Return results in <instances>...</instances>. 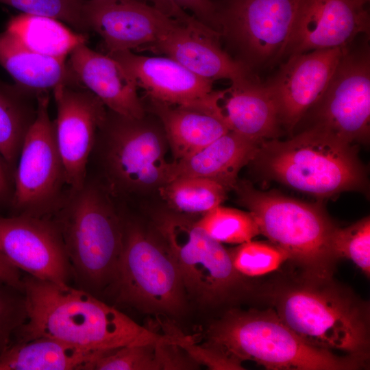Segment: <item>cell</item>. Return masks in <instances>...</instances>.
Listing matches in <instances>:
<instances>
[{"label":"cell","mask_w":370,"mask_h":370,"mask_svg":"<svg viewBox=\"0 0 370 370\" xmlns=\"http://www.w3.org/2000/svg\"><path fill=\"white\" fill-rule=\"evenodd\" d=\"M349 47L325 92L311 109L313 126L353 144L366 142L369 137L370 51L367 42L354 50Z\"/></svg>","instance_id":"7c38bea8"},{"label":"cell","mask_w":370,"mask_h":370,"mask_svg":"<svg viewBox=\"0 0 370 370\" xmlns=\"http://www.w3.org/2000/svg\"><path fill=\"white\" fill-rule=\"evenodd\" d=\"M6 30L30 49L50 57L64 58L78 45L86 43L87 35L75 32L54 18L21 14L8 23Z\"/></svg>","instance_id":"484cf974"},{"label":"cell","mask_w":370,"mask_h":370,"mask_svg":"<svg viewBox=\"0 0 370 370\" xmlns=\"http://www.w3.org/2000/svg\"><path fill=\"white\" fill-rule=\"evenodd\" d=\"M107 55L124 67L149 99L199 109L215 91L213 82L197 76L169 57L145 56L132 51Z\"/></svg>","instance_id":"d6986e66"},{"label":"cell","mask_w":370,"mask_h":370,"mask_svg":"<svg viewBox=\"0 0 370 370\" xmlns=\"http://www.w3.org/2000/svg\"><path fill=\"white\" fill-rule=\"evenodd\" d=\"M161 128L145 119L127 117L108 109L92 151L111 195L160 187L170 163L165 158Z\"/></svg>","instance_id":"52a82bcc"},{"label":"cell","mask_w":370,"mask_h":370,"mask_svg":"<svg viewBox=\"0 0 370 370\" xmlns=\"http://www.w3.org/2000/svg\"><path fill=\"white\" fill-rule=\"evenodd\" d=\"M206 345L240 364L251 360L273 370H356L367 362L308 344L273 308L228 310L208 328Z\"/></svg>","instance_id":"277c9868"},{"label":"cell","mask_w":370,"mask_h":370,"mask_svg":"<svg viewBox=\"0 0 370 370\" xmlns=\"http://www.w3.org/2000/svg\"><path fill=\"white\" fill-rule=\"evenodd\" d=\"M234 188L260 234L284 250L302 275L332 278L338 259L332 244L336 227L319 206L277 193L262 192L246 182L237 183Z\"/></svg>","instance_id":"8992f818"},{"label":"cell","mask_w":370,"mask_h":370,"mask_svg":"<svg viewBox=\"0 0 370 370\" xmlns=\"http://www.w3.org/2000/svg\"><path fill=\"white\" fill-rule=\"evenodd\" d=\"M51 217L80 288L92 293L111 284L123 247L125 222L108 190L88 174L81 187H67Z\"/></svg>","instance_id":"3957f363"},{"label":"cell","mask_w":370,"mask_h":370,"mask_svg":"<svg viewBox=\"0 0 370 370\" xmlns=\"http://www.w3.org/2000/svg\"><path fill=\"white\" fill-rule=\"evenodd\" d=\"M27 319L24 291L0 281V356Z\"/></svg>","instance_id":"836d02e7"},{"label":"cell","mask_w":370,"mask_h":370,"mask_svg":"<svg viewBox=\"0 0 370 370\" xmlns=\"http://www.w3.org/2000/svg\"><path fill=\"white\" fill-rule=\"evenodd\" d=\"M157 228L180 273L186 294L203 306L235 301L250 291L229 251L184 215L165 213Z\"/></svg>","instance_id":"ba28073f"},{"label":"cell","mask_w":370,"mask_h":370,"mask_svg":"<svg viewBox=\"0 0 370 370\" xmlns=\"http://www.w3.org/2000/svg\"><path fill=\"white\" fill-rule=\"evenodd\" d=\"M84 17L88 29L101 38L107 54L144 50L181 23L145 0H86Z\"/></svg>","instance_id":"9a60e30c"},{"label":"cell","mask_w":370,"mask_h":370,"mask_svg":"<svg viewBox=\"0 0 370 370\" xmlns=\"http://www.w3.org/2000/svg\"><path fill=\"white\" fill-rule=\"evenodd\" d=\"M197 225L219 243L241 244L260 234L249 212L220 206L204 214Z\"/></svg>","instance_id":"f1b7e54d"},{"label":"cell","mask_w":370,"mask_h":370,"mask_svg":"<svg viewBox=\"0 0 370 370\" xmlns=\"http://www.w3.org/2000/svg\"><path fill=\"white\" fill-rule=\"evenodd\" d=\"M173 210L186 214H206L220 206L227 190L219 182L202 177H181L158 188Z\"/></svg>","instance_id":"83f0119b"},{"label":"cell","mask_w":370,"mask_h":370,"mask_svg":"<svg viewBox=\"0 0 370 370\" xmlns=\"http://www.w3.org/2000/svg\"><path fill=\"white\" fill-rule=\"evenodd\" d=\"M347 47L317 49L288 56L266 85L280 121L293 129L325 92Z\"/></svg>","instance_id":"e0dca14e"},{"label":"cell","mask_w":370,"mask_h":370,"mask_svg":"<svg viewBox=\"0 0 370 370\" xmlns=\"http://www.w3.org/2000/svg\"><path fill=\"white\" fill-rule=\"evenodd\" d=\"M111 284L120 301L147 312L174 315L185 307L182 278L166 243L133 224L125 223L123 247Z\"/></svg>","instance_id":"9c48e42d"},{"label":"cell","mask_w":370,"mask_h":370,"mask_svg":"<svg viewBox=\"0 0 370 370\" xmlns=\"http://www.w3.org/2000/svg\"><path fill=\"white\" fill-rule=\"evenodd\" d=\"M48 92L36 96V114L18 156L14 173L13 214L51 217L68 186L49 113Z\"/></svg>","instance_id":"8fae6325"},{"label":"cell","mask_w":370,"mask_h":370,"mask_svg":"<svg viewBox=\"0 0 370 370\" xmlns=\"http://www.w3.org/2000/svg\"><path fill=\"white\" fill-rule=\"evenodd\" d=\"M106 352L48 337L16 341L0 356V370H90Z\"/></svg>","instance_id":"cb8c5ba5"},{"label":"cell","mask_w":370,"mask_h":370,"mask_svg":"<svg viewBox=\"0 0 370 370\" xmlns=\"http://www.w3.org/2000/svg\"><path fill=\"white\" fill-rule=\"evenodd\" d=\"M144 50L162 53L205 79H228L232 84L254 78L252 71L220 45L219 34L199 22L179 23Z\"/></svg>","instance_id":"ac0fdd59"},{"label":"cell","mask_w":370,"mask_h":370,"mask_svg":"<svg viewBox=\"0 0 370 370\" xmlns=\"http://www.w3.org/2000/svg\"><path fill=\"white\" fill-rule=\"evenodd\" d=\"M263 295L280 319L308 344L367 360L369 306L332 278L301 275L271 286Z\"/></svg>","instance_id":"7a4b0ae2"},{"label":"cell","mask_w":370,"mask_h":370,"mask_svg":"<svg viewBox=\"0 0 370 370\" xmlns=\"http://www.w3.org/2000/svg\"><path fill=\"white\" fill-rule=\"evenodd\" d=\"M27 319L16 341L48 337L99 351L150 343L180 344L175 333H156L92 293L69 284L23 275Z\"/></svg>","instance_id":"6da1fadb"},{"label":"cell","mask_w":370,"mask_h":370,"mask_svg":"<svg viewBox=\"0 0 370 370\" xmlns=\"http://www.w3.org/2000/svg\"><path fill=\"white\" fill-rule=\"evenodd\" d=\"M86 0H0L23 14L45 16L64 22L77 31H88L84 17Z\"/></svg>","instance_id":"d6a6232c"},{"label":"cell","mask_w":370,"mask_h":370,"mask_svg":"<svg viewBox=\"0 0 370 370\" xmlns=\"http://www.w3.org/2000/svg\"><path fill=\"white\" fill-rule=\"evenodd\" d=\"M220 40L251 71L284 56L299 0H212Z\"/></svg>","instance_id":"30bf717a"},{"label":"cell","mask_w":370,"mask_h":370,"mask_svg":"<svg viewBox=\"0 0 370 370\" xmlns=\"http://www.w3.org/2000/svg\"><path fill=\"white\" fill-rule=\"evenodd\" d=\"M53 92L57 108L56 140L66 182L77 188L87 178L89 160L108 109L90 90L74 84L59 86Z\"/></svg>","instance_id":"5bb4252c"},{"label":"cell","mask_w":370,"mask_h":370,"mask_svg":"<svg viewBox=\"0 0 370 370\" xmlns=\"http://www.w3.org/2000/svg\"><path fill=\"white\" fill-rule=\"evenodd\" d=\"M130 345L109 350L91 365L90 370H161L158 344Z\"/></svg>","instance_id":"4dcf8cb0"},{"label":"cell","mask_w":370,"mask_h":370,"mask_svg":"<svg viewBox=\"0 0 370 370\" xmlns=\"http://www.w3.org/2000/svg\"><path fill=\"white\" fill-rule=\"evenodd\" d=\"M180 346L197 363L205 365L211 369H243L240 363L209 345H195L194 340Z\"/></svg>","instance_id":"e575fe53"},{"label":"cell","mask_w":370,"mask_h":370,"mask_svg":"<svg viewBox=\"0 0 370 370\" xmlns=\"http://www.w3.org/2000/svg\"><path fill=\"white\" fill-rule=\"evenodd\" d=\"M210 101L206 112L218 117L229 131L259 143L279 132L276 101L267 86L254 78L216 90Z\"/></svg>","instance_id":"ffe728a7"},{"label":"cell","mask_w":370,"mask_h":370,"mask_svg":"<svg viewBox=\"0 0 370 370\" xmlns=\"http://www.w3.org/2000/svg\"><path fill=\"white\" fill-rule=\"evenodd\" d=\"M150 108L159 119L175 161L203 149L229 132L214 114L149 99Z\"/></svg>","instance_id":"d4e9b609"},{"label":"cell","mask_w":370,"mask_h":370,"mask_svg":"<svg viewBox=\"0 0 370 370\" xmlns=\"http://www.w3.org/2000/svg\"><path fill=\"white\" fill-rule=\"evenodd\" d=\"M23 274L0 251V281L23 290Z\"/></svg>","instance_id":"74e56055"},{"label":"cell","mask_w":370,"mask_h":370,"mask_svg":"<svg viewBox=\"0 0 370 370\" xmlns=\"http://www.w3.org/2000/svg\"><path fill=\"white\" fill-rule=\"evenodd\" d=\"M336 256L352 260L367 277L370 275V219L367 217L344 228L336 227L332 235Z\"/></svg>","instance_id":"1f68e13d"},{"label":"cell","mask_w":370,"mask_h":370,"mask_svg":"<svg viewBox=\"0 0 370 370\" xmlns=\"http://www.w3.org/2000/svg\"><path fill=\"white\" fill-rule=\"evenodd\" d=\"M182 9L190 11L201 24L218 33L219 26L212 0H172Z\"/></svg>","instance_id":"d590c367"},{"label":"cell","mask_w":370,"mask_h":370,"mask_svg":"<svg viewBox=\"0 0 370 370\" xmlns=\"http://www.w3.org/2000/svg\"><path fill=\"white\" fill-rule=\"evenodd\" d=\"M0 251L34 278L64 284L73 276L60 230L51 217L0 216Z\"/></svg>","instance_id":"4fadbf2b"},{"label":"cell","mask_w":370,"mask_h":370,"mask_svg":"<svg viewBox=\"0 0 370 370\" xmlns=\"http://www.w3.org/2000/svg\"><path fill=\"white\" fill-rule=\"evenodd\" d=\"M261 143L229 131L193 154L170 163L166 183L181 177L213 180L234 188L240 170L254 160Z\"/></svg>","instance_id":"7402d4cb"},{"label":"cell","mask_w":370,"mask_h":370,"mask_svg":"<svg viewBox=\"0 0 370 370\" xmlns=\"http://www.w3.org/2000/svg\"><path fill=\"white\" fill-rule=\"evenodd\" d=\"M145 1H146V0H145Z\"/></svg>","instance_id":"60d3db41"},{"label":"cell","mask_w":370,"mask_h":370,"mask_svg":"<svg viewBox=\"0 0 370 370\" xmlns=\"http://www.w3.org/2000/svg\"><path fill=\"white\" fill-rule=\"evenodd\" d=\"M65 60L30 49L6 29L0 33V64L18 86L36 95L77 80Z\"/></svg>","instance_id":"603a6c76"},{"label":"cell","mask_w":370,"mask_h":370,"mask_svg":"<svg viewBox=\"0 0 370 370\" xmlns=\"http://www.w3.org/2000/svg\"><path fill=\"white\" fill-rule=\"evenodd\" d=\"M152 5L166 16L180 21H186L188 14L172 0H150Z\"/></svg>","instance_id":"f35d334b"},{"label":"cell","mask_w":370,"mask_h":370,"mask_svg":"<svg viewBox=\"0 0 370 370\" xmlns=\"http://www.w3.org/2000/svg\"><path fill=\"white\" fill-rule=\"evenodd\" d=\"M14 171L0 153V206H10L14 193Z\"/></svg>","instance_id":"8d00e7d4"},{"label":"cell","mask_w":370,"mask_h":370,"mask_svg":"<svg viewBox=\"0 0 370 370\" xmlns=\"http://www.w3.org/2000/svg\"><path fill=\"white\" fill-rule=\"evenodd\" d=\"M28 92L17 85L0 82V153L14 171L36 114V107L32 108L27 101Z\"/></svg>","instance_id":"4316f807"},{"label":"cell","mask_w":370,"mask_h":370,"mask_svg":"<svg viewBox=\"0 0 370 370\" xmlns=\"http://www.w3.org/2000/svg\"><path fill=\"white\" fill-rule=\"evenodd\" d=\"M254 159L273 178L317 197L362 188L366 180L356 147L315 126L263 141Z\"/></svg>","instance_id":"5b68a950"},{"label":"cell","mask_w":370,"mask_h":370,"mask_svg":"<svg viewBox=\"0 0 370 370\" xmlns=\"http://www.w3.org/2000/svg\"><path fill=\"white\" fill-rule=\"evenodd\" d=\"M367 2H368L369 0H365Z\"/></svg>","instance_id":"ab89813d"},{"label":"cell","mask_w":370,"mask_h":370,"mask_svg":"<svg viewBox=\"0 0 370 370\" xmlns=\"http://www.w3.org/2000/svg\"><path fill=\"white\" fill-rule=\"evenodd\" d=\"M69 57V67L77 80L107 109L134 119L145 115L135 80L118 61L90 49L86 43L75 47Z\"/></svg>","instance_id":"44dd1931"},{"label":"cell","mask_w":370,"mask_h":370,"mask_svg":"<svg viewBox=\"0 0 370 370\" xmlns=\"http://www.w3.org/2000/svg\"><path fill=\"white\" fill-rule=\"evenodd\" d=\"M365 0H299L284 53L343 48L360 35H369Z\"/></svg>","instance_id":"2e32d148"},{"label":"cell","mask_w":370,"mask_h":370,"mask_svg":"<svg viewBox=\"0 0 370 370\" xmlns=\"http://www.w3.org/2000/svg\"><path fill=\"white\" fill-rule=\"evenodd\" d=\"M235 270L243 277L272 273L290 260L288 254L271 243L249 241L229 251Z\"/></svg>","instance_id":"f546056e"}]
</instances>
